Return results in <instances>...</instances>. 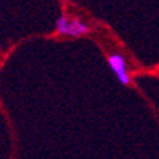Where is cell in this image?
<instances>
[{
  "instance_id": "1",
  "label": "cell",
  "mask_w": 159,
  "mask_h": 159,
  "mask_svg": "<svg viewBox=\"0 0 159 159\" xmlns=\"http://www.w3.org/2000/svg\"><path fill=\"white\" fill-rule=\"evenodd\" d=\"M56 30L59 34L70 37H80L90 32V27L79 19H69L66 15H62L56 22Z\"/></svg>"
},
{
  "instance_id": "2",
  "label": "cell",
  "mask_w": 159,
  "mask_h": 159,
  "mask_svg": "<svg viewBox=\"0 0 159 159\" xmlns=\"http://www.w3.org/2000/svg\"><path fill=\"white\" fill-rule=\"evenodd\" d=\"M107 63H109L111 69L113 70V73L118 76L119 82L125 86L129 85L130 78H129V73H128L125 57H123L122 55H119V53H112V55L107 57Z\"/></svg>"
}]
</instances>
